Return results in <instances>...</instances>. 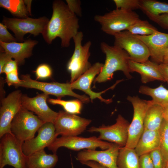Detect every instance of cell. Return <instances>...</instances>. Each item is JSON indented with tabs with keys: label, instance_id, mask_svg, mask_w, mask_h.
Instances as JSON below:
<instances>
[{
	"label": "cell",
	"instance_id": "obj_40",
	"mask_svg": "<svg viewBox=\"0 0 168 168\" xmlns=\"http://www.w3.org/2000/svg\"><path fill=\"white\" fill-rule=\"evenodd\" d=\"M18 63L15 60L12 59L10 60L3 67L2 73H4L6 74L10 72L17 70Z\"/></svg>",
	"mask_w": 168,
	"mask_h": 168
},
{
	"label": "cell",
	"instance_id": "obj_20",
	"mask_svg": "<svg viewBox=\"0 0 168 168\" xmlns=\"http://www.w3.org/2000/svg\"><path fill=\"white\" fill-rule=\"evenodd\" d=\"M37 43V41L30 39L21 43H7L0 41V49L14 58L18 65L24 63L25 58L31 55L33 49Z\"/></svg>",
	"mask_w": 168,
	"mask_h": 168
},
{
	"label": "cell",
	"instance_id": "obj_47",
	"mask_svg": "<svg viewBox=\"0 0 168 168\" xmlns=\"http://www.w3.org/2000/svg\"><path fill=\"white\" fill-rule=\"evenodd\" d=\"M166 168H168V161L166 163Z\"/></svg>",
	"mask_w": 168,
	"mask_h": 168
},
{
	"label": "cell",
	"instance_id": "obj_24",
	"mask_svg": "<svg viewBox=\"0 0 168 168\" xmlns=\"http://www.w3.org/2000/svg\"><path fill=\"white\" fill-rule=\"evenodd\" d=\"M151 103L146 114L144 130H159L164 119L163 109L161 106Z\"/></svg>",
	"mask_w": 168,
	"mask_h": 168
},
{
	"label": "cell",
	"instance_id": "obj_36",
	"mask_svg": "<svg viewBox=\"0 0 168 168\" xmlns=\"http://www.w3.org/2000/svg\"><path fill=\"white\" fill-rule=\"evenodd\" d=\"M7 28L2 23H0V41L7 43L17 42L16 38L10 34Z\"/></svg>",
	"mask_w": 168,
	"mask_h": 168
},
{
	"label": "cell",
	"instance_id": "obj_42",
	"mask_svg": "<svg viewBox=\"0 0 168 168\" xmlns=\"http://www.w3.org/2000/svg\"><path fill=\"white\" fill-rule=\"evenodd\" d=\"M161 72L168 86V64L163 63L159 64Z\"/></svg>",
	"mask_w": 168,
	"mask_h": 168
},
{
	"label": "cell",
	"instance_id": "obj_29",
	"mask_svg": "<svg viewBox=\"0 0 168 168\" xmlns=\"http://www.w3.org/2000/svg\"><path fill=\"white\" fill-rule=\"evenodd\" d=\"M131 33L141 35H152L158 30L147 20L139 19L127 30Z\"/></svg>",
	"mask_w": 168,
	"mask_h": 168
},
{
	"label": "cell",
	"instance_id": "obj_8",
	"mask_svg": "<svg viewBox=\"0 0 168 168\" xmlns=\"http://www.w3.org/2000/svg\"><path fill=\"white\" fill-rule=\"evenodd\" d=\"M127 100L132 104L133 119L128 128V137L125 147L135 149L144 130V120L147 110L152 103L140 98L138 96H128Z\"/></svg>",
	"mask_w": 168,
	"mask_h": 168
},
{
	"label": "cell",
	"instance_id": "obj_35",
	"mask_svg": "<svg viewBox=\"0 0 168 168\" xmlns=\"http://www.w3.org/2000/svg\"><path fill=\"white\" fill-rule=\"evenodd\" d=\"M35 72L38 79L48 78L50 77L52 74V70L50 66L44 63L39 65Z\"/></svg>",
	"mask_w": 168,
	"mask_h": 168
},
{
	"label": "cell",
	"instance_id": "obj_21",
	"mask_svg": "<svg viewBox=\"0 0 168 168\" xmlns=\"http://www.w3.org/2000/svg\"><path fill=\"white\" fill-rule=\"evenodd\" d=\"M129 68L131 72H136L141 76L142 83L146 84L155 80L165 82L160 69L159 64L148 60L143 63L130 60Z\"/></svg>",
	"mask_w": 168,
	"mask_h": 168
},
{
	"label": "cell",
	"instance_id": "obj_18",
	"mask_svg": "<svg viewBox=\"0 0 168 168\" xmlns=\"http://www.w3.org/2000/svg\"><path fill=\"white\" fill-rule=\"evenodd\" d=\"M120 148L114 143L109 148L102 151L85 149L78 153L76 159L81 163L93 161L108 168H118L117 160Z\"/></svg>",
	"mask_w": 168,
	"mask_h": 168
},
{
	"label": "cell",
	"instance_id": "obj_3",
	"mask_svg": "<svg viewBox=\"0 0 168 168\" xmlns=\"http://www.w3.org/2000/svg\"><path fill=\"white\" fill-rule=\"evenodd\" d=\"M139 19V15L133 11L116 8L103 15H96L94 17V20L100 25L101 30L113 36L127 30Z\"/></svg>",
	"mask_w": 168,
	"mask_h": 168
},
{
	"label": "cell",
	"instance_id": "obj_14",
	"mask_svg": "<svg viewBox=\"0 0 168 168\" xmlns=\"http://www.w3.org/2000/svg\"><path fill=\"white\" fill-rule=\"evenodd\" d=\"M103 64L100 62H96L84 74L82 75L77 80L70 83L72 89H76L84 92L89 96L91 101L96 98L107 104L111 103L112 98L105 99L103 98L101 95L110 89H113L115 86L121 82L120 80L116 81L112 86L106 89L99 92H96L92 91L91 88V85L95 77L98 75L101 71Z\"/></svg>",
	"mask_w": 168,
	"mask_h": 168
},
{
	"label": "cell",
	"instance_id": "obj_38",
	"mask_svg": "<svg viewBox=\"0 0 168 168\" xmlns=\"http://www.w3.org/2000/svg\"><path fill=\"white\" fill-rule=\"evenodd\" d=\"M139 168H154L149 153L139 156Z\"/></svg>",
	"mask_w": 168,
	"mask_h": 168
},
{
	"label": "cell",
	"instance_id": "obj_26",
	"mask_svg": "<svg viewBox=\"0 0 168 168\" xmlns=\"http://www.w3.org/2000/svg\"><path fill=\"white\" fill-rule=\"evenodd\" d=\"M118 168H139V156L134 149L120 148L117 160Z\"/></svg>",
	"mask_w": 168,
	"mask_h": 168
},
{
	"label": "cell",
	"instance_id": "obj_41",
	"mask_svg": "<svg viewBox=\"0 0 168 168\" xmlns=\"http://www.w3.org/2000/svg\"><path fill=\"white\" fill-rule=\"evenodd\" d=\"M0 54V73H2V68L10 60L12 59L11 57L4 51L1 50Z\"/></svg>",
	"mask_w": 168,
	"mask_h": 168
},
{
	"label": "cell",
	"instance_id": "obj_25",
	"mask_svg": "<svg viewBox=\"0 0 168 168\" xmlns=\"http://www.w3.org/2000/svg\"><path fill=\"white\" fill-rule=\"evenodd\" d=\"M139 92L151 97L152 104L158 105L162 107L168 105V89L162 84L155 88L142 85L139 88Z\"/></svg>",
	"mask_w": 168,
	"mask_h": 168
},
{
	"label": "cell",
	"instance_id": "obj_23",
	"mask_svg": "<svg viewBox=\"0 0 168 168\" xmlns=\"http://www.w3.org/2000/svg\"><path fill=\"white\" fill-rule=\"evenodd\" d=\"M58 160L56 153L47 154L43 149L26 157V168H54Z\"/></svg>",
	"mask_w": 168,
	"mask_h": 168
},
{
	"label": "cell",
	"instance_id": "obj_13",
	"mask_svg": "<svg viewBox=\"0 0 168 168\" xmlns=\"http://www.w3.org/2000/svg\"><path fill=\"white\" fill-rule=\"evenodd\" d=\"M91 122L90 119L60 111L54 123L57 137L77 136L83 132Z\"/></svg>",
	"mask_w": 168,
	"mask_h": 168
},
{
	"label": "cell",
	"instance_id": "obj_1",
	"mask_svg": "<svg viewBox=\"0 0 168 168\" xmlns=\"http://www.w3.org/2000/svg\"><path fill=\"white\" fill-rule=\"evenodd\" d=\"M53 13L42 34L44 39L49 44L57 37L61 40L62 47H68L72 39L78 32L79 19L62 0L54 1Z\"/></svg>",
	"mask_w": 168,
	"mask_h": 168
},
{
	"label": "cell",
	"instance_id": "obj_27",
	"mask_svg": "<svg viewBox=\"0 0 168 168\" xmlns=\"http://www.w3.org/2000/svg\"><path fill=\"white\" fill-rule=\"evenodd\" d=\"M0 7L8 11L13 16L22 18L30 15L22 0H0Z\"/></svg>",
	"mask_w": 168,
	"mask_h": 168
},
{
	"label": "cell",
	"instance_id": "obj_11",
	"mask_svg": "<svg viewBox=\"0 0 168 168\" xmlns=\"http://www.w3.org/2000/svg\"><path fill=\"white\" fill-rule=\"evenodd\" d=\"M49 21L45 16L38 18H10L4 16L2 23L13 32L17 41L24 42V36L26 34L30 33L34 36L42 34Z\"/></svg>",
	"mask_w": 168,
	"mask_h": 168
},
{
	"label": "cell",
	"instance_id": "obj_17",
	"mask_svg": "<svg viewBox=\"0 0 168 168\" xmlns=\"http://www.w3.org/2000/svg\"><path fill=\"white\" fill-rule=\"evenodd\" d=\"M37 132L36 137L25 141L23 143L22 150L26 156L44 149L57 138L54 124L52 123H45L39 128Z\"/></svg>",
	"mask_w": 168,
	"mask_h": 168
},
{
	"label": "cell",
	"instance_id": "obj_31",
	"mask_svg": "<svg viewBox=\"0 0 168 168\" xmlns=\"http://www.w3.org/2000/svg\"><path fill=\"white\" fill-rule=\"evenodd\" d=\"M159 149L166 163L168 161V123L164 119L159 130Z\"/></svg>",
	"mask_w": 168,
	"mask_h": 168
},
{
	"label": "cell",
	"instance_id": "obj_2",
	"mask_svg": "<svg viewBox=\"0 0 168 168\" xmlns=\"http://www.w3.org/2000/svg\"><path fill=\"white\" fill-rule=\"evenodd\" d=\"M100 48L105 55L106 59L101 71L94 80L95 83L110 80L114 73L118 71H122L128 79L132 78L129 66L130 57L125 50L114 45L110 46L105 42L100 43Z\"/></svg>",
	"mask_w": 168,
	"mask_h": 168
},
{
	"label": "cell",
	"instance_id": "obj_46",
	"mask_svg": "<svg viewBox=\"0 0 168 168\" xmlns=\"http://www.w3.org/2000/svg\"><path fill=\"white\" fill-rule=\"evenodd\" d=\"M163 63L168 64V48L166 50L164 53Z\"/></svg>",
	"mask_w": 168,
	"mask_h": 168
},
{
	"label": "cell",
	"instance_id": "obj_34",
	"mask_svg": "<svg viewBox=\"0 0 168 168\" xmlns=\"http://www.w3.org/2000/svg\"><path fill=\"white\" fill-rule=\"evenodd\" d=\"M144 13L150 20L162 28L168 30V13L154 15L147 12Z\"/></svg>",
	"mask_w": 168,
	"mask_h": 168
},
{
	"label": "cell",
	"instance_id": "obj_28",
	"mask_svg": "<svg viewBox=\"0 0 168 168\" xmlns=\"http://www.w3.org/2000/svg\"><path fill=\"white\" fill-rule=\"evenodd\" d=\"M140 9L154 15L168 13V3L155 0H140Z\"/></svg>",
	"mask_w": 168,
	"mask_h": 168
},
{
	"label": "cell",
	"instance_id": "obj_37",
	"mask_svg": "<svg viewBox=\"0 0 168 168\" xmlns=\"http://www.w3.org/2000/svg\"><path fill=\"white\" fill-rule=\"evenodd\" d=\"M67 5L69 9L77 16H82L81 6V1L79 0H66Z\"/></svg>",
	"mask_w": 168,
	"mask_h": 168
},
{
	"label": "cell",
	"instance_id": "obj_45",
	"mask_svg": "<svg viewBox=\"0 0 168 168\" xmlns=\"http://www.w3.org/2000/svg\"><path fill=\"white\" fill-rule=\"evenodd\" d=\"M26 9L30 15H31V6L32 0H24Z\"/></svg>",
	"mask_w": 168,
	"mask_h": 168
},
{
	"label": "cell",
	"instance_id": "obj_30",
	"mask_svg": "<svg viewBox=\"0 0 168 168\" xmlns=\"http://www.w3.org/2000/svg\"><path fill=\"white\" fill-rule=\"evenodd\" d=\"M48 101L52 104L62 106L68 113L75 114L81 113L82 102L78 99L64 100L61 99L49 98Z\"/></svg>",
	"mask_w": 168,
	"mask_h": 168
},
{
	"label": "cell",
	"instance_id": "obj_15",
	"mask_svg": "<svg viewBox=\"0 0 168 168\" xmlns=\"http://www.w3.org/2000/svg\"><path fill=\"white\" fill-rule=\"evenodd\" d=\"M22 95L21 91L17 90L2 100L0 109V138L6 133H12L11 124L22 107Z\"/></svg>",
	"mask_w": 168,
	"mask_h": 168
},
{
	"label": "cell",
	"instance_id": "obj_32",
	"mask_svg": "<svg viewBox=\"0 0 168 168\" xmlns=\"http://www.w3.org/2000/svg\"><path fill=\"white\" fill-rule=\"evenodd\" d=\"M116 9L132 11L140 9V0H114Z\"/></svg>",
	"mask_w": 168,
	"mask_h": 168
},
{
	"label": "cell",
	"instance_id": "obj_4",
	"mask_svg": "<svg viewBox=\"0 0 168 168\" xmlns=\"http://www.w3.org/2000/svg\"><path fill=\"white\" fill-rule=\"evenodd\" d=\"M0 138V168L7 165L14 168H27V156L22 149L24 142L9 133Z\"/></svg>",
	"mask_w": 168,
	"mask_h": 168
},
{
	"label": "cell",
	"instance_id": "obj_43",
	"mask_svg": "<svg viewBox=\"0 0 168 168\" xmlns=\"http://www.w3.org/2000/svg\"><path fill=\"white\" fill-rule=\"evenodd\" d=\"M81 163L91 168H108L97 162L93 161H88Z\"/></svg>",
	"mask_w": 168,
	"mask_h": 168
},
{
	"label": "cell",
	"instance_id": "obj_12",
	"mask_svg": "<svg viewBox=\"0 0 168 168\" xmlns=\"http://www.w3.org/2000/svg\"><path fill=\"white\" fill-rule=\"evenodd\" d=\"M129 124L127 120L119 114L114 124L108 126L103 124L98 127L93 126L88 131L98 132L100 139L114 142L122 147L125 146L127 142Z\"/></svg>",
	"mask_w": 168,
	"mask_h": 168
},
{
	"label": "cell",
	"instance_id": "obj_6",
	"mask_svg": "<svg viewBox=\"0 0 168 168\" xmlns=\"http://www.w3.org/2000/svg\"><path fill=\"white\" fill-rule=\"evenodd\" d=\"M44 123L32 112L22 106L12 122L11 132L16 138L24 142L34 138L36 132Z\"/></svg>",
	"mask_w": 168,
	"mask_h": 168
},
{
	"label": "cell",
	"instance_id": "obj_39",
	"mask_svg": "<svg viewBox=\"0 0 168 168\" xmlns=\"http://www.w3.org/2000/svg\"><path fill=\"white\" fill-rule=\"evenodd\" d=\"M6 81L9 86H14L19 84L21 81L18 76L17 70L13 71L6 74Z\"/></svg>",
	"mask_w": 168,
	"mask_h": 168
},
{
	"label": "cell",
	"instance_id": "obj_44",
	"mask_svg": "<svg viewBox=\"0 0 168 168\" xmlns=\"http://www.w3.org/2000/svg\"><path fill=\"white\" fill-rule=\"evenodd\" d=\"M164 119L168 123V105L162 107Z\"/></svg>",
	"mask_w": 168,
	"mask_h": 168
},
{
	"label": "cell",
	"instance_id": "obj_16",
	"mask_svg": "<svg viewBox=\"0 0 168 168\" xmlns=\"http://www.w3.org/2000/svg\"><path fill=\"white\" fill-rule=\"evenodd\" d=\"M48 95L45 93L38 94L33 97L22 95V106L27 110L35 114L44 123L54 124L58 117V112L51 110L48 106L47 100Z\"/></svg>",
	"mask_w": 168,
	"mask_h": 168
},
{
	"label": "cell",
	"instance_id": "obj_10",
	"mask_svg": "<svg viewBox=\"0 0 168 168\" xmlns=\"http://www.w3.org/2000/svg\"><path fill=\"white\" fill-rule=\"evenodd\" d=\"M114 144L104 142L96 136L89 138L77 136H61L57 138L47 148L53 153H56L58 149L62 147L75 151L82 149L95 150L99 147L105 150L110 148Z\"/></svg>",
	"mask_w": 168,
	"mask_h": 168
},
{
	"label": "cell",
	"instance_id": "obj_22",
	"mask_svg": "<svg viewBox=\"0 0 168 168\" xmlns=\"http://www.w3.org/2000/svg\"><path fill=\"white\" fill-rule=\"evenodd\" d=\"M160 143L159 130H144L134 149L139 156L159 148Z\"/></svg>",
	"mask_w": 168,
	"mask_h": 168
},
{
	"label": "cell",
	"instance_id": "obj_19",
	"mask_svg": "<svg viewBox=\"0 0 168 168\" xmlns=\"http://www.w3.org/2000/svg\"><path fill=\"white\" fill-rule=\"evenodd\" d=\"M136 35L147 46L152 61L163 63L164 53L168 48V33L158 31L148 35Z\"/></svg>",
	"mask_w": 168,
	"mask_h": 168
},
{
	"label": "cell",
	"instance_id": "obj_33",
	"mask_svg": "<svg viewBox=\"0 0 168 168\" xmlns=\"http://www.w3.org/2000/svg\"><path fill=\"white\" fill-rule=\"evenodd\" d=\"M154 168H166V162L159 148L149 153Z\"/></svg>",
	"mask_w": 168,
	"mask_h": 168
},
{
	"label": "cell",
	"instance_id": "obj_9",
	"mask_svg": "<svg viewBox=\"0 0 168 168\" xmlns=\"http://www.w3.org/2000/svg\"><path fill=\"white\" fill-rule=\"evenodd\" d=\"M114 36V45L125 50L129 54L130 60L142 63L149 60L150 54L147 47L135 35L124 30Z\"/></svg>",
	"mask_w": 168,
	"mask_h": 168
},
{
	"label": "cell",
	"instance_id": "obj_7",
	"mask_svg": "<svg viewBox=\"0 0 168 168\" xmlns=\"http://www.w3.org/2000/svg\"><path fill=\"white\" fill-rule=\"evenodd\" d=\"M21 78L20 82L15 86L38 89L48 95H54L58 99L69 96L77 98L83 103H87L90 101V98L86 95H79L74 92L70 83L40 82L33 80L28 75H22Z\"/></svg>",
	"mask_w": 168,
	"mask_h": 168
},
{
	"label": "cell",
	"instance_id": "obj_5",
	"mask_svg": "<svg viewBox=\"0 0 168 168\" xmlns=\"http://www.w3.org/2000/svg\"><path fill=\"white\" fill-rule=\"evenodd\" d=\"M83 37V33L80 31L72 39L74 50L67 65V69L71 74L70 83L77 80L92 66L89 61L91 42L88 41L82 45Z\"/></svg>",
	"mask_w": 168,
	"mask_h": 168
}]
</instances>
